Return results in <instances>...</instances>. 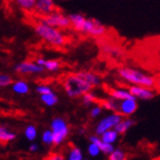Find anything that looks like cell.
Wrapping results in <instances>:
<instances>
[{"mask_svg":"<svg viewBox=\"0 0 160 160\" xmlns=\"http://www.w3.org/2000/svg\"><path fill=\"white\" fill-rule=\"evenodd\" d=\"M84 160H88V159H84Z\"/></svg>","mask_w":160,"mask_h":160,"instance_id":"cell-38","label":"cell"},{"mask_svg":"<svg viewBox=\"0 0 160 160\" xmlns=\"http://www.w3.org/2000/svg\"><path fill=\"white\" fill-rule=\"evenodd\" d=\"M40 100H41V102L47 107H54L55 105H57L59 102L58 96L54 92L41 96V97H40Z\"/></svg>","mask_w":160,"mask_h":160,"instance_id":"cell-20","label":"cell"},{"mask_svg":"<svg viewBox=\"0 0 160 160\" xmlns=\"http://www.w3.org/2000/svg\"><path fill=\"white\" fill-rule=\"evenodd\" d=\"M45 62H46V60L43 59V58H38V59L36 60V62H35L36 65H38L39 67H42V68L44 67Z\"/></svg>","mask_w":160,"mask_h":160,"instance_id":"cell-35","label":"cell"},{"mask_svg":"<svg viewBox=\"0 0 160 160\" xmlns=\"http://www.w3.org/2000/svg\"><path fill=\"white\" fill-rule=\"evenodd\" d=\"M128 91L136 100L150 101L154 99V97L156 96V92L154 89L142 86H130L128 88Z\"/></svg>","mask_w":160,"mask_h":160,"instance_id":"cell-8","label":"cell"},{"mask_svg":"<svg viewBox=\"0 0 160 160\" xmlns=\"http://www.w3.org/2000/svg\"><path fill=\"white\" fill-rule=\"evenodd\" d=\"M154 88L158 92H160V78L155 80V86H154Z\"/></svg>","mask_w":160,"mask_h":160,"instance_id":"cell-36","label":"cell"},{"mask_svg":"<svg viewBox=\"0 0 160 160\" xmlns=\"http://www.w3.org/2000/svg\"><path fill=\"white\" fill-rule=\"evenodd\" d=\"M107 30L108 29L106 26H103L100 21L92 18H87L81 32L87 33L93 37H102L107 33Z\"/></svg>","mask_w":160,"mask_h":160,"instance_id":"cell-7","label":"cell"},{"mask_svg":"<svg viewBox=\"0 0 160 160\" xmlns=\"http://www.w3.org/2000/svg\"><path fill=\"white\" fill-rule=\"evenodd\" d=\"M28 149H29L30 152H37L38 149H39V147H38L37 143L32 142V143H30V146H29Z\"/></svg>","mask_w":160,"mask_h":160,"instance_id":"cell-34","label":"cell"},{"mask_svg":"<svg viewBox=\"0 0 160 160\" xmlns=\"http://www.w3.org/2000/svg\"><path fill=\"white\" fill-rule=\"evenodd\" d=\"M102 108H105L108 111H112V112H117L118 110V102L113 99H108L102 101Z\"/></svg>","mask_w":160,"mask_h":160,"instance_id":"cell-21","label":"cell"},{"mask_svg":"<svg viewBox=\"0 0 160 160\" xmlns=\"http://www.w3.org/2000/svg\"><path fill=\"white\" fill-rule=\"evenodd\" d=\"M25 137L28 141L29 142H33L37 138V129L34 125H28L25 128Z\"/></svg>","mask_w":160,"mask_h":160,"instance_id":"cell-22","label":"cell"},{"mask_svg":"<svg viewBox=\"0 0 160 160\" xmlns=\"http://www.w3.org/2000/svg\"><path fill=\"white\" fill-rule=\"evenodd\" d=\"M78 133H79L80 135H83V134L85 133V130L83 129V128H81V129H80V130L78 131Z\"/></svg>","mask_w":160,"mask_h":160,"instance_id":"cell-37","label":"cell"},{"mask_svg":"<svg viewBox=\"0 0 160 160\" xmlns=\"http://www.w3.org/2000/svg\"><path fill=\"white\" fill-rule=\"evenodd\" d=\"M123 117L117 112H112L102 118L98 122V124L96 125V128H95L96 136H99L100 137L102 133H105L108 130L114 129L115 126L121 121Z\"/></svg>","mask_w":160,"mask_h":160,"instance_id":"cell-5","label":"cell"},{"mask_svg":"<svg viewBox=\"0 0 160 160\" xmlns=\"http://www.w3.org/2000/svg\"><path fill=\"white\" fill-rule=\"evenodd\" d=\"M77 74L81 78H83L86 82L89 83L92 87L99 86L101 84V78L97 74L90 72V71H80Z\"/></svg>","mask_w":160,"mask_h":160,"instance_id":"cell-15","label":"cell"},{"mask_svg":"<svg viewBox=\"0 0 160 160\" xmlns=\"http://www.w3.org/2000/svg\"><path fill=\"white\" fill-rule=\"evenodd\" d=\"M45 160H66V158L60 153H53L48 156Z\"/></svg>","mask_w":160,"mask_h":160,"instance_id":"cell-33","label":"cell"},{"mask_svg":"<svg viewBox=\"0 0 160 160\" xmlns=\"http://www.w3.org/2000/svg\"><path fill=\"white\" fill-rule=\"evenodd\" d=\"M89 141H90V142L97 145L99 147L100 150H101V152H102L103 154L109 155L115 149L113 145H108V143L102 142V140H101V138L99 137V136H96V135L91 136V137L89 138Z\"/></svg>","mask_w":160,"mask_h":160,"instance_id":"cell-12","label":"cell"},{"mask_svg":"<svg viewBox=\"0 0 160 160\" xmlns=\"http://www.w3.org/2000/svg\"><path fill=\"white\" fill-rule=\"evenodd\" d=\"M16 72L20 74H39L44 71V68L39 67L34 62H22L14 68Z\"/></svg>","mask_w":160,"mask_h":160,"instance_id":"cell-9","label":"cell"},{"mask_svg":"<svg viewBox=\"0 0 160 160\" xmlns=\"http://www.w3.org/2000/svg\"><path fill=\"white\" fill-rule=\"evenodd\" d=\"M63 88H65L66 94L70 98H77L88 92H90L92 86L86 82L83 78L80 77L77 73L68 75L65 82H63Z\"/></svg>","mask_w":160,"mask_h":160,"instance_id":"cell-2","label":"cell"},{"mask_svg":"<svg viewBox=\"0 0 160 160\" xmlns=\"http://www.w3.org/2000/svg\"><path fill=\"white\" fill-rule=\"evenodd\" d=\"M108 160H127V154L121 148H115L108 155Z\"/></svg>","mask_w":160,"mask_h":160,"instance_id":"cell-24","label":"cell"},{"mask_svg":"<svg viewBox=\"0 0 160 160\" xmlns=\"http://www.w3.org/2000/svg\"><path fill=\"white\" fill-rule=\"evenodd\" d=\"M138 109V102L136 99H129L118 102V110L117 113H119L122 117H129L133 115Z\"/></svg>","mask_w":160,"mask_h":160,"instance_id":"cell-10","label":"cell"},{"mask_svg":"<svg viewBox=\"0 0 160 160\" xmlns=\"http://www.w3.org/2000/svg\"><path fill=\"white\" fill-rule=\"evenodd\" d=\"M135 124L136 122L134 119L126 117V118H123L121 121L115 126L114 130L117 132L118 135H122V134H125L127 131H129L130 128H132Z\"/></svg>","mask_w":160,"mask_h":160,"instance_id":"cell-14","label":"cell"},{"mask_svg":"<svg viewBox=\"0 0 160 160\" xmlns=\"http://www.w3.org/2000/svg\"><path fill=\"white\" fill-rule=\"evenodd\" d=\"M16 138H17V135L15 133L11 132L3 126H0V143L12 142Z\"/></svg>","mask_w":160,"mask_h":160,"instance_id":"cell-19","label":"cell"},{"mask_svg":"<svg viewBox=\"0 0 160 160\" xmlns=\"http://www.w3.org/2000/svg\"><path fill=\"white\" fill-rule=\"evenodd\" d=\"M43 68L49 71H57L61 68V63L57 60H48Z\"/></svg>","mask_w":160,"mask_h":160,"instance_id":"cell-26","label":"cell"},{"mask_svg":"<svg viewBox=\"0 0 160 160\" xmlns=\"http://www.w3.org/2000/svg\"><path fill=\"white\" fill-rule=\"evenodd\" d=\"M13 80L10 75L7 74H0V88H4L12 85Z\"/></svg>","mask_w":160,"mask_h":160,"instance_id":"cell-30","label":"cell"},{"mask_svg":"<svg viewBox=\"0 0 160 160\" xmlns=\"http://www.w3.org/2000/svg\"><path fill=\"white\" fill-rule=\"evenodd\" d=\"M34 9L37 13L41 14L43 17L54 12L55 3L52 0H37L35 2Z\"/></svg>","mask_w":160,"mask_h":160,"instance_id":"cell-11","label":"cell"},{"mask_svg":"<svg viewBox=\"0 0 160 160\" xmlns=\"http://www.w3.org/2000/svg\"><path fill=\"white\" fill-rule=\"evenodd\" d=\"M117 73L120 78H122L125 82L131 84V86H142L151 88V89H153L155 86L156 79L153 76L137 68L123 67L118 68Z\"/></svg>","mask_w":160,"mask_h":160,"instance_id":"cell-1","label":"cell"},{"mask_svg":"<svg viewBox=\"0 0 160 160\" xmlns=\"http://www.w3.org/2000/svg\"><path fill=\"white\" fill-rule=\"evenodd\" d=\"M109 97L117 102H121L129 99H135L128 90L125 89H111L109 90Z\"/></svg>","mask_w":160,"mask_h":160,"instance_id":"cell-13","label":"cell"},{"mask_svg":"<svg viewBox=\"0 0 160 160\" xmlns=\"http://www.w3.org/2000/svg\"><path fill=\"white\" fill-rule=\"evenodd\" d=\"M41 140L45 145H48V146L53 145L54 143V136H53L52 131L50 129L43 131V133L41 135Z\"/></svg>","mask_w":160,"mask_h":160,"instance_id":"cell-27","label":"cell"},{"mask_svg":"<svg viewBox=\"0 0 160 160\" xmlns=\"http://www.w3.org/2000/svg\"><path fill=\"white\" fill-rule=\"evenodd\" d=\"M102 51L109 56H112V57H121L123 52L120 49L119 47L115 45H111V44H103L102 46Z\"/></svg>","mask_w":160,"mask_h":160,"instance_id":"cell-18","label":"cell"},{"mask_svg":"<svg viewBox=\"0 0 160 160\" xmlns=\"http://www.w3.org/2000/svg\"><path fill=\"white\" fill-rule=\"evenodd\" d=\"M100 138H101L102 142L108 143V145H113V143L118 140L119 135L117 134V132L114 129H112V130H108L105 133H102L100 136Z\"/></svg>","mask_w":160,"mask_h":160,"instance_id":"cell-17","label":"cell"},{"mask_svg":"<svg viewBox=\"0 0 160 160\" xmlns=\"http://www.w3.org/2000/svg\"><path fill=\"white\" fill-rule=\"evenodd\" d=\"M51 131L54 136V143L53 145L60 146L65 141L69 134V127L67 121L62 117L54 118L50 124Z\"/></svg>","mask_w":160,"mask_h":160,"instance_id":"cell-4","label":"cell"},{"mask_svg":"<svg viewBox=\"0 0 160 160\" xmlns=\"http://www.w3.org/2000/svg\"><path fill=\"white\" fill-rule=\"evenodd\" d=\"M40 22H43L45 25L52 27L54 28H66L70 26L68 17L60 12H53L47 16L42 17Z\"/></svg>","mask_w":160,"mask_h":160,"instance_id":"cell-6","label":"cell"},{"mask_svg":"<svg viewBox=\"0 0 160 160\" xmlns=\"http://www.w3.org/2000/svg\"><path fill=\"white\" fill-rule=\"evenodd\" d=\"M12 90L18 95H26L29 92V85L23 80H17L12 83Z\"/></svg>","mask_w":160,"mask_h":160,"instance_id":"cell-16","label":"cell"},{"mask_svg":"<svg viewBox=\"0 0 160 160\" xmlns=\"http://www.w3.org/2000/svg\"><path fill=\"white\" fill-rule=\"evenodd\" d=\"M35 91L40 94V96H43V95H47V94H50L53 92L52 88L50 86H47V85H39L35 88Z\"/></svg>","mask_w":160,"mask_h":160,"instance_id":"cell-31","label":"cell"},{"mask_svg":"<svg viewBox=\"0 0 160 160\" xmlns=\"http://www.w3.org/2000/svg\"><path fill=\"white\" fill-rule=\"evenodd\" d=\"M67 160H84L81 149L77 147H72L68 151Z\"/></svg>","mask_w":160,"mask_h":160,"instance_id":"cell-23","label":"cell"},{"mask_svg":"<svg viewBox=\"0 0 160 160\" xmlns=\"http://www.w3.org/2000/svg\"><path fill=\"white\" fill-rule=\"evenodd\" d=\"M35 0H17V5L23 10H32L35 7Z\"/></svg>","mask_w":160,"mask_h":160,"instance_id":"cell-25","label":"cell"},{"mask_svg":"<svg viewBox=\"0 0 160 160\" xmlns=\"http://www.w3.org/2000/svg\"><path fill=\"white\" fill-rule=\"evenodd\" d=\"M96 101H97V97H96V95L91 93V92H88L86 94H84L82 96V102L84 106H90L92 103H94Z\"/></svg>","mask_w":160,"mask_h":160,"instance_id":"cell-28","label":"cell"},{"mask_svg":"<svg viewBox=\"0 0 160 160\" xmlns=\"http://www.w3.org/2000/svg\"><path fill=\"white\" fill-rule=\"evenodd\" d=\"M87 150H88V154L92 157H97L101 153V150H100L99 147L97 145H95V143H92V142H90L89 145H88Z\"/></svg>","mask_w":160,"mask_h":160,"instance_id":"cell-29","label":"cell"},{"mask_svg":"<svg viewBox=\"0 0 160 160\" xmlns=\"http://www.w3.org/2000/svg\"><path fill=\"white\" fill-rule=\"evenodd\" d=\"M102 112V108L101 106H94L90 111V116L92 118H97L99 117Z\"/></svg>","mask_w":160,"mask_h":160,"instance_id":"cell-32","label":"cell"},{"mask_svg":"<svg viewBox=\"0 0 160 160\" xmlns=\"http://www.w3.org/2000/svg\"><path fill=\"white\" fill-rule=\"evenodd\" d=\"M35 33L43 39L44 41L53 46H62L66 43V37L57 28H54L45 25L43 22H38L34 26Z\"/></svg>","mask_w":160,"mask_h":160,"instance_id":"cell-3","label":"cell"}]
</instances>
